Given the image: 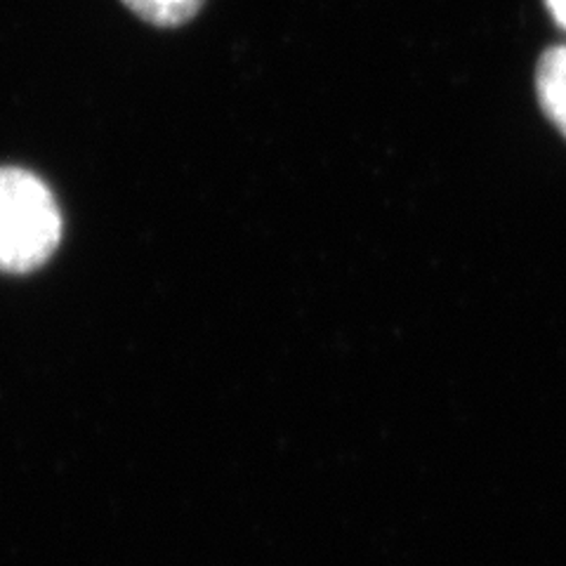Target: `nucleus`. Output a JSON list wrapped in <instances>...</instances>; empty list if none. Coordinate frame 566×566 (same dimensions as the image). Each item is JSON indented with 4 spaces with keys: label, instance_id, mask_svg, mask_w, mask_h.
Returning <instances> with one entry per match:
<instances>
[{
    "label": "nucleus",
    "instance_id": "nucleus-4",
    "mask_svg": "<svg viewBox=\"0 0 566 566\" xmlns=\"http://www.w3.org/2000/svg\"><path fill=\"white\" fill-rule=\"evenodd\" d=\"M545 3H547V10L553 12L555 22L566 29V0H545Z\"/></svg>",
    "mask_w": 566,
    "mask_h": 566
},
{
    "label": "nucleus",
    "instance_id": "nucleus-2",
    "mask_svg": "<svg viewBox=\"0 0 566 566\" xmlns=\"http://www.w3.org/2000/svg\"><path fill=\"white\" fill-rule=\"evenodd\" d=\"M536 91L545 116L566 137V45L547 50L541 57Z\"/></svg>",
    "mask_w": 566,
    "mask_h": 566
},
{
    "label": "nucleus",
    "instance_id": "nucleus-1",
    "mask_svg": "<svg viewBox=\"0 0 566 566\" xmlns=\"http://www.w3.org/2000/svg\"><path fill=\"white\" fill-rule=\"evenodd\" d=\"M60 241L62 212L50 187L24 168H0V272L43 268Z\"/></svg>",
    "mask_w": 566,
    "mask_h": 566
},
{
    "label": "nucleus",
    "instance_id": "nucleus-3",
    "mask_svg": "<svg viewBox=\"0 0 566 566\" xmlns=\"http://www.w3.org/2000/svg\"><path fill=\"white\" fill-rule=\"evenodd\" d=\"M139 20L154 27H180L197 17L206 0H123Z\"/></svg>",
    "mask_w": 566,
    "mask_h": 566
}]
</instances>
